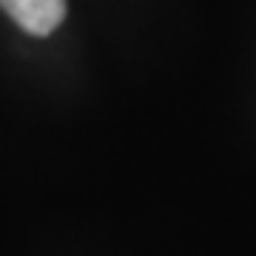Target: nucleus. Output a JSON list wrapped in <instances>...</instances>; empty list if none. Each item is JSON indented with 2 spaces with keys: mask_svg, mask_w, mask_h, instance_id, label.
<instances>
[{
  "mask_svg": "<svg viewBox=\"0 0 256 256\" xmlns=\"http://www.w3.org/2000/svg\"><path fill=\"white\" fill-rule=\"evenodd\" d=\"M0 9L28 34L43 37L63 23L66 0H0Z\"/></svg>",
  "mask_w": 256,
  "mask_h": 256,
  "instance_id": "1",
  "label": "nucleus"
}]
</instances>
